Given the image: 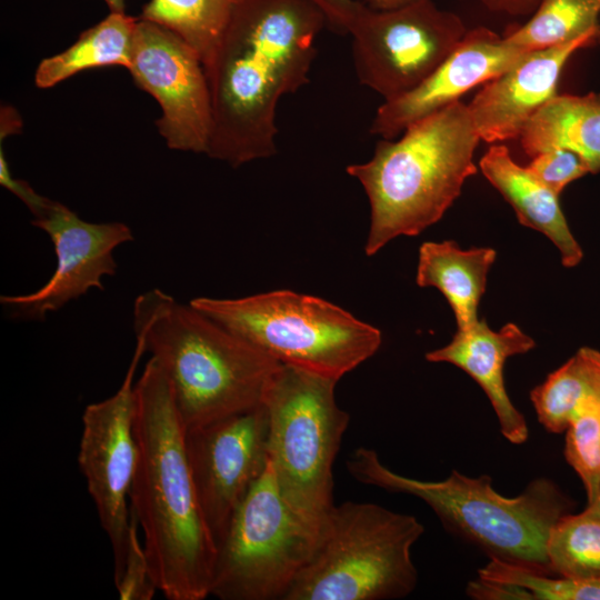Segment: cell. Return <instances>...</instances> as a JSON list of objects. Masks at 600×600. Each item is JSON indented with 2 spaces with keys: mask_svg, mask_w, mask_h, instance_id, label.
I'll use <instances>...</instances> for the list:
<instances>
[{
  "mask_svg": "<svg viewBox=\"0 0 600 600\" xmlns=\"http://www.w3.org/2000/svg\"><path fill=\"white\" fill-rule=\"evenodd\" d=\"M324 16L327 23L347 33L361 2L356 0H308Z\"/></svg>",
  "mask_w": 600,
  "mask_h": 600,
  "instance_id": "cell-31",
  "label": "cell"
},
{
  "mask_svg": "<svg viewBox=\"0 0 600 600\" xmlns=\"http://www.w3.org/2000/svg\"><path fill=\"white\" fill-rule=\"evenodd\" d=\"M396 141L381 139L373 156L346 171L362 186L370 207L369 257L401 236L437 223L476 174L481 140L460 100L409 124Z\"/></svg>",
  "mask_w": 600,
  "mask_h": 600,
  "instance_id": "cell-4",
  "label": "cell"
},
{
  "mask_svg": "<svg viewBox=\"0 0 600 600\" xmlns=\"http://www.w3.org/2000/svg\"><path fill=\"white\" fill-rule=\"evenodd\" d=\"M366 6L373 10H392L409 6L419 0H364Z\"/></svg>",
  "mask_w": 600,
  "mask_h": 600,
  "instance_id": "cell-34",
  "label": "cell"
},
{
  "mask_svg": "<svg viewBox=\"0 0 600 600\" xmlns=\"http://www.w3.org/2000/svg\"><path fill=\"white\" fill-rule=\"evenodd\" d=\"M133 329L168 378L184 432L261 406L281 364L157 288L134 300Z\"/></svg>",
  "mask_w": 600,
  "mask_h": 600,
  "instance_id": "cell-3",
  "label": "cell"
},
{
  "mask_svg": "<svg viewBox=\"0 0 600 600\" xmlns=\"http://www.w3.org/2000/svg\"><path fill=\"white\" fill-rule=\"evenodd\" d=\"M130 533L123 570L114 581L121 600H151L158 591L150 572V567L138 537V522L130 512Z\"/></svg>",
  "mask_w": 600,
  "mask_h": 600,
  "instance_id": "cell-28",
  "label": "cell"
},
{
  "mask_svg": "<svg viewBox=\"0 0 600 600\" xmlns=\"http://www.w3.org/2000/svg\"><path fill=\"white\" fill-rule=\"evenodd\" d=\"M464 23L432 0L392 10L361 3L347 33L360 84L388 101L424 81L464 37Z\"/></svg>",
  "mask_w": 600,
  "mask_h": 600,
  "instance_id": "cell-10",
  "label": "cell"
},
{
  "mask_svg": "<svg viewBox=\"0 0 600 600\" xmlns=\"http://www.w3.org/2000/svg\"><path fill=\"white\" fill-rule=\"evenodd\" d=\"M110 12L126 13L124 0H103Z\"/></svg>",
  "mask_w": 600,
  "mask_h": 600,
  "instance_id": "cell-35",
  "label": "cell"
},
{
  "mask_svg": "<svg viewBox=\"0 0 600 600\" xmlns=\"http://www.w3.org/2000/svg\"><path fill=\"white\" fill-rule=\"evenodd\" d=\"M534 346V340L516 323L494 331L482 319L458 330L447 346L426 353V359L451 363L470 376L488 397L502 436L513 444H522L529 436L528 426L508 396L503 368L508 358L527 353Z\"/></svg>",
  "mask_w": 600,
  "mask_h": 600,
  "instance_id": "cell-17",
  "label": "cell"
},
{
  "mask_svg": "<svg viewBox=\"0 0 600 600\" xmlns=\"http://www.w3.org/2000/svg\"><path fill=\"white\" fill-rule=\"evenodd\" d=\"M138 464L130 512L143 534L152 580L169 600H203L217 556L206 524L167 376L150 357L134 383Z\"/></svg>",
  "mask_w": 600,
  "mask_h": 600,
  "instance_id": "cell-2",
  "label": "cell"
},
{
  "mask_svg": "<svg viewBox=\"0 0 600 600\" xmlns=\"http://www.w3.org/2000/svg\"><path fill=\"white\" fill-rule=\"evenodd\" d=\"M268 432L263 404L186 432L198 501L216 548L268 467Z\"/></svg>",
  "mask_w": 600,
  "mask_h": 600,
  "instance_id": "cell-13",
  "label": "cell"
},
{
  "mask_svg": "<svg viewBox=\"0 0 600 600\" xmlns=\"http://www.w3.org/2000/svg\"><path fill=\"white\" fill-rule=\"evenodd\" d=\"M238 0H149L139 18L156 22L188 43L206 66Z\"/></svg>",
  "mask_w": 600,
  "mask_h": 600,
  "instance_id": "cell-23",
  "label": "cell"
},
{
  "mask_svg": "<svg viewBox=\"0 0 600 600\" xmlns=\"http://www.w3.org/2000/svg\"><path fill=\"white\" fill-rule=\"evenodd\" d=\"M541 0H482L491 10L509 14H527L538 8Z\"/></svg>",
  "mask_w": 600,
  "mask_h": 600,
  "instance_id": "cell-32",
  "label": "cell"
},
{
  "mask_svg": "<svg viewBox=\"0 0 600 600\" xmlns=\"http://www.w3.org/2000/svg\"><path fill=\"white\" fill-rule=\"evenodd\" d=\"M281 364L339 381L371 358L381 331L319 297L274 290L236 299L189 302Z\"/></svg>",
  "mask_w": 600,
  "mask_h": 600,
  "instance_id": "cell-7",
  "label": "cell"
},
{
  "mask_svg": "<svg viewBox=\"0 0 600 600\" xmlns=\"http://www.w3.org/2000/svg\"><path fill=\"white\" fill-rule=\"evenodd\" d=\"M600 40L588 34L573 41L524 53L484 83L468 104L476 130L489 143L519 139L529 119L557 94L562 69L579 49Z\"/></svg>",
  "mask_w": 600,
  "mask_h": 600,
  "instance_id": "cell-16",
  "label": "cell"
},
{
  "mask_svg": "<svg viewBox=\"0 0 600 600\" xmlns=\"http://www.w3.org/2000/svg\"><path fill=\"white\" fill-rule=\"evenodd\" d=\"M496 258V250L488 247L464 250L450 240L423 242L416 282L438 289L454 313L458 330H464L479 320L478 308Z\"/></svg>",
  "mask_w": 600,
  "mask_h": 600,
  "instance_id": "cell-19",
  "label": "cell"
},
{
  "mask_svg": "<svg viewBox=\"0 0 600 600\" xmlns=\"http://www.w3.org/2000/svg\"><path fill=\"white\" fill-rule=\"evenodd\" d=\"M138 18L110 12L103 20L81 32L63 51L44 58L34 72L36 87L49 89L72 76L96 68L123 67L131 62Z\"/></svg>",
  "mask_w": 600,
  "mask_h": 600,
  "instance_id": "cell-21",
  "label": "cell"
},
{
  "mask_svg": "<svg viewBox=\"0 0 600 600\" xmlns=\"http://www.w3.org/2000/svg\"><path fill=\"white\" fill-rule=\"evenodd\" d=\"M532 158L528 169L558 196L569 183L590 173L583 159L567 148H552Z\"/></svg>",
  "mask_w": 600,
  "mask_h": 600,
  "instance_id": "cell-29",
  "label": "cell"
},
{
  "mask_svg": "<svg viewBox=\"0 0 600 600\" xmlns=\"http://www.w3.org/2000/svg\"><path fill=\"white\" fill-rule=\"evenodd\" d=\"M479 167L484 178L511 204L519 222L553 242L563 267L580 263L583 251L569 228L558 194L538 180L528 167L517 163L502 144L490 147Z\"/></svg>",
  "mask_w": 600,
  "mask_h": 600,
  "instance_id": "cell-18",
  "label": "cell"
},
{
  "mask_svg": "<svg viewBox=\"0 0 600 600\" xmlns=\"http://www.w3.org/2000/svg\"><path fill=\"white\" fill-rule=\"evenodd\" d=\"M136 340L119 389L111 397L86 407L78 452L79 468L112 548L113 581L120 578L126 560L131 526L127 499L139 457L133 378L146 350L142 341Z\"/></svg>",
  "mask_w": 600,
  "mask_h": 600,
  "instance_id": "cell-11",
  "label": "cell"
},
{
  "mask_svg": "<svg viewBox=\"0 0 600 600\" xmlns=\"http://www.w3.org/2000/svg\"><path fill=\"white\" fill-rule=\"evenodd\" d=\"M586 510L600 517V489L594 499L591 502L587 503Z\"/></svg>",
  "mask_w": 600,
  "mask_h": 600,
  "instance_id": "cell-36",
  "label": "cell"
},
{
  "mask_svg": "<svg viewBox=\"0 0 600 600\" xmlns=\"http://www.w3.org/2000/svg\"><path fill=\"white\" fill-rule=\"evenodd\" d=\"M317 539L283 500L269 462L217 548L210 596L283 600L311 558Z\"/></svg>",
  "mask_w": 600,
  "mask_h": 600,
  "instance_id": "cell-9",
  "label": "cell"
},
{
  "mask_svg": "<svg viewBox=\"0 0 600 600\" xmlns=\"http://www.w3.org/2000/svg\"><path fill=\"white\" fill-rule=\"evenodd\" d=\"M519 139L530 157L567 148L583 159L590 173L600 172V94H556L529 119Z\"/></svg>",
  "mask_w": 600,
  "mask_h": 600,
  "instance_id": "cell-20",
  "label": "cell"
},
{
  "mask_svg": "<svg viewBox=\"0 0 600 600\" xmlns=\"http://www.w3.org/2000/svg\"><path fill=\"white\" fill-rule=\"evenodd\" d=\"M347 468L361 483L422 500L447 530L490 559L553 573L547 541L572 504L552 480L534 479L522 493L508 498L493 489L489 476L472 478L452 470L440 481L413 479L390 470L374 450L363 447L350 454Z\"/></svg>",
  "mask_w": 600,
  "mask_h": 600,
  "instance_id": "cell-5",
  "label": "cell"
},
{
  "mask_svg": "<svg viewBox=\"0 0 600 600\" xmlns=\"http://www.w3.org/2000/svg\"><path fill=\"white\" fill-rule=\"evenodd\" d=\"M326 23L308 0H238L204 66L212 104L207 156L238 168L277 153V106L309 82Z\"/></svg>",
  "mask_w": 600,
  "mask_h": 600,
  "instance_id": "cell-1",
  "label": "cell"
},
{
  "mask_svg": "<svg viewBox=\"0 0 600 600\" xmlns=\"http://www.w3.org/2000/svg\"><path fill=\"white\" fill-rule=\"evenodd\" d=\"M547 557L557 576L600 580V517L586 509L562 516L550 531Z\"/></svg>",
  "mask_w": 600,
  "mask_h": 600,
  "instance_id": "cell-25",
  "label": "cell"
},
{
  "mask_svg": "<svg viewBox=\"0 0 600 600\" xmlns=\"http://www.w3.org/2000/svg\"><path fill=\"white\" fill-rule=\"evenodd\" d=\"M337 382L280 364L262 402L269 418V462L278 489L317 534L334 506L332 468L350 420L336 401Z\"/></svg>",
  "mask_w": 600,
  "mask_h": 600,
  "instance_id": "cell-8",
  "label": "cell"
},
{
  "mask_svg": "<svg viewBox=\"0 0 600 600\" xmlns=\"http://www.w3.org/2000/svg\"><path fill=\"white\" fill-rule=\"evenodd\" d=\"M588 34L600 36V0H541L533 17L514 27L503 40L533 51Z\"/></svg>",
  "mask_w": 600,
  "mask_h": 600,
  "instance_id": "cell-24",
  "label": "cell"
},
{
  "mask_svg": "<svg viewBox=\"0 0 600 600\" xmlns=\"http://www.w3.org/2000/svg\"><path fill=\"white\" fill-rule=\"evenodd\" d=\"M31 224L50 238L56 269L39 289L23 294H6L0 303L12 316L28 320H44L91 289L103 290V278L117 271L114 250L131 240V229L123 222H89L54 201L50 210Z\"/></svg>",
  "mask_w": 600,
  "mask_h": 600,
  "instance_id": "cell-14",
  "label": "cell"
},
{
  "mask_svg": "<svg viewBox=\"0 0 600 600\" xmlns=\"http://www.w3.org/2000/svg\"><path fill=\"white\" fill-rule=\"evenodd\" d=\"M423 532L413 516L379 504H334L283 600L404 598L418 583L411 548Z\"/></svg>",
  "mask_w": 600,
  "mask_h": 600,
  "instance_id": "cell-6",
  "label": "cell"
},
{
  "mask_svg": "<svg viewBox=\"0 0 600 600\" xmlns=\"http://www.w3.org/2000/svg\"><path fill=\"white\" fill-rule=\"evenodd\" d=\"M551 574L498 559L478 570V578L516 587L527 600H600V580Z\"/></svg>",
  "mask_w": 600,
  "mask_h": 600,
  "instance_id": "cell-26",
  "label": "cell"
},
{
  "mask_svg": "<svg viewBox=\"0 0 600 600\" xmlns=\"http://www.w3.org/2000/svg\"><path fill=\"white\" fill-rule=\"evenodd\" d=\"M530 399L538 421L547 431H566L583 403L600 400V351L590 347L580 348L531 390Z\"/></svg>",
  "mask_w": 600,
  "mask_h": 600,
  "instance_id": "cell-22",
  "label": "cell"
},
{
  "mask_svg": "<svg viewBox=\"0 0 600 600\" xmlns=\"http://www.w3.org/2000/svg\"><path fill=\"white\" fill-rule=\"evenodd\" d=\"M527 52L508 44L488 28L467 31L456 49L424 81L398 98L383 101L374 114L370 133L381 139H394L412 122L498 77Z\"/></svg>",
  "mask_w": 600,
  "mask_h": 600,
  "instance_id": "cell-15",
  "label": "cell"
},
{
  "mask_svg": "<svg viewBox=\"0 0 600 600\" xmlns=\"http://www.w3.org/2000/svg\"><path fill=\"white\" fill-rule=\"evenodd\" d=\"M564 457L591 502L600 489V400L583 403L573 414L566 429Z\"/></svg>",
  "mask_w": 600,
  "mask_h": 600,
  "instance_id": "cell-27",
  "label": "cell"
},
{
  "mask_svg": "<svg viewBox=\"0 0 600 600\" xmlns=\"http://www.w3.org/2000/svg\"><path fill=\"white\" fill-rule=\"evenodd\" d=\"M0 140L8 136L19 133L22 129V120L13 107L3 106L0 112Z\"/></svg>",
  "mask_w": 600,
  "mask_h": 600,
  "instance_id": "cell-33",
  "label": "cell"
},
{
  "mask_svg": "<svg viewBox=\"0 0 600 600\" xmlns=\"http://www.w3.org/2000/svg\"><path fill=\"white\" fill-rule=\"evenodd\" d=\"M0 184L26 204L33 219L43 217L54 202L38 193L27 181L12 176L2 144L0 148Z\"/></svg>",
  "mask_w": 600,
  "mask_h": 600,
  "instance_id": "cell-30",
  "label": "cell"
},
{
  "mask_svg": "<svg viewBox=\"0 0 600 600\" xmlns=\"http://www.w3.org/2000/svg\"><path fill=\"white\" fill-rule=\"evenodd\" d=\"M136 84L161 108L156 121L167 147L207 153L212 133V104L203 62L167 28L138 18L128 68Z\"/></svg>",
  "mask_w": 600,
  "mask_h": 600,
  "instance_id": "cell-12",
  "label": "cell"
}]
</instances>
